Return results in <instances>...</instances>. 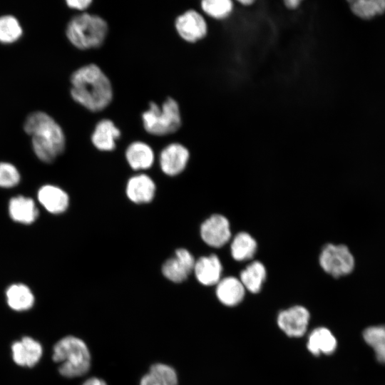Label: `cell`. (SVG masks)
Segmentation results:
<instances>
[{
    "label": "cell",
    "instance_id": "cell-28",
    "mask_svg": "<svg viewBox=\"0 0 385 385\" xmlns=\"http://www.w3.org/2000/svg\"><path fill=\"white\" fill-rule=\"evenodd\" d=\"M201 8L208 16L222 19L230 14L233 4L230 0H204L201 2Z\"/></svg>",
    "mask_w": 385,
    "mask_h": 385
},
{
    "label": "cell",
    "instance_id": "cell-24",
    "mask_svg": "<svg viewBox=\"0 0 385 385\" xmlns=\"http://www.w3.org/2000/svg\"><path fill=\"white\" fill-rule=\"evenodd\" d=\"M256 250L257 242L247 232H242L237 234L231 244V255L237 261L252 258Z\"/></svg>",
    "mask_w": 385,
    "mask_h": 385
},
{
    "label": "cell",
    "instance_id": "cell-11",
    "mask_svg": "<svg viewBox=\"0 0 385 385\" xmlns=\"http://www.w3.org/2000/svg\"><path fill=\"white\" fill-rule=\"evenodd\" d=\"M309 313L302 306H295L281 312L277 317L279 328L289 337H299L306 330Z\"/></svg>",
    "mask_w": 385,
    "mask_h": 385
},
{
    "label": "cell",
    "instance_id": "cell-6",
    "mask_svg": "<svg viewBox=\"0 0 385 385\" xmlns=\"http://www.w3.org/2000/svg\"><path fill=\"white\" fill-rule=\"evenodd\" d=\"M319 264L326 272L339 277L353 271L354 259L346 245L328 244L322 250Z\"/></svg>",
    "mask_w": 385,
    "mask_h": 385
},
{
    "label": "cell",
    "instance_id": "cell-15",
    "mask_svg": "<svg viewBox=\"0 0 385 385\" xmlns=\"http://www.w3.org/2000/svg\"><path fill=\"white\" fill-rule=\"evenodd\" d=\"M120 130L110 119H101L97 123L91 135L93 145L101 151H111L120 137Z\"/></svg>",
    "mask_w": 385,
    "mask_h": 385
},
{
    "label": "cell",
    "instance_id": "cell-12",
    "mask_svg": "<svg viewBox=\"0 0 385 385\" xmlns=\"http://www.w3.org/2000/svg\"><path fill=\"white\" fill-rule=\"evenodd\" d=\"M14 362L22 366L32 367L40 360L42 355L41 344L30 337H24L11 345Z\"/></svg>",
    "mask_w": 385,
    "mask_h": 385
},
{
    "label": "cell",
    "instance_id": "cell-30",
    "mask_svg": "<svg viewBox=\"0 0 385 385\" xmlns=\"http://www.w3.org/2000/svg\"><path fill=\"white\" fill-rule=\"evenodd\" d=\"M66 5L71 9L83 11L86 9L91 4V0H67Z\"/></svg>",
    "mask_w": 385,
    "mask_h": 385
},
{
    "label": "cell",
    "instance_id": "cell-25",
    "mask_svg": "<svg viewBox=\"0 0 385 385\" xmlns=\"http://www.w3.org/2000/svg\"><path fill=\"white\" fill-rule=\"evenodd\" d=\"M365 342L373 348L377 360L385 364V325L366 328L363 333Z\"/></svg>",
    "mask_w": 385,
    "mask_h": 385
},
{
    "label": "cell",
    "instance_id": "cell-2",
    "mask_svg": "<svg viewBox=\"0 0 385 385\" xmlns=\"http://www.w3.org/2000/svg\"><path fill=\"white\" fill-rule=\"evenodd\" d=\"M23 128L31 136L32 148L41 161L51 163L64 151L66 138L63 130L48 113L40 111L29 113Z\"/></svg>",
    "mask_w": 385,
    "mask_h": 385
},
{
    "label": "cell",
    "instance_id": "cell-1",
    "mask_svg": "<svg viewBox=\"0 0 385 385\" xmlns=\"http://www.w3.org/2000/svg\"><path fill=\"white\" fill-rule=\"evenodd\" d=\"M70 82L71 98L89 111H102L113 100L112 84L105 73L95 63L76 69L71 74Z\"/></svg>",
    "mask_w": 385,
    "mask_h": 385
},
{
    "label": "cell",
    "instance_id": "cell-29",
    "mask_svg": "<svg viewBox=\"0 0 385 385\" xmlns=\"http://www.w3.org/2000/svg\"><path fill=\"white\" fill-rule=\"evenodd\" d=\"M20 180V174L17 168L11 163H0V187L12 188Z\"/></svg>",
    "mask_w": 385,
    "mask_h": 385
},
{
    "label": "cell",
    "instance_id": "cell-10",
    "mask_svg": "<svg viewBox=\"0 0 385 385\" xmlns=\"http://www.w3.org/2000/svg\"><path fill=\"white\" fill-rule=\"evenodd\" d=\"M189 157V151L184 145L178 143H170L160 154V168L167 175H177L185 168Z\"/></svg>",
    "mask_w": 385,
    "mask_h": 385
},
{
    "label": "cell",
    "instance_id": "cell-5",
    "mask_svg": "<svg viewBox=\"0 0 385 385\" xmlns=\"http://www.w3.org/2000/svg\"><path fill=\"white\" fill-rule=\"evenodd\" d=\"M142 120L145 131L153 135L174 133L182 125L179 105L171 97H168L160 107L151 101L148 109L142 113Z\"/></svg>",
    "mask_w": 385,
    "mask_h": 385
},
{
    "label": "cell",
    "instance_id": "cell-9",
    "mask_svg": "<svg viewBox=\"0 0 385 385\" xmlns=\"http://www.w3.org/2000/svg\"><path fill=\"white\" fill-rule=\"evenodd\" d=\"M200 235L207 245L213 247H222L231 237L230 222L221 215H212L201 225Z\"/></svg>",
    "mask_w": 385,
    "mask_h": 385
},
{
    "label": "cell",
    "instance_id": "cell-27",
    "mask_svg": "<svg viewBox=\"0 0 385 385\" xmlns=\"http://www.w3.org/2000/svg\"><path fill=\"white\" fill-rule=\"evenodd\" d=\"M352 12L362 19H370L385 11V0L350 1Z\"/></svg>",
    "mask_w": 385,
    "mask_h": 385
},
{
    "label": "cell",
    "instance_id": "cell-17",
    "mask_svg": "<svg viewBox=\"0 0 385 385\" xmlns=\"http://www.w3.org/2000/svg\"><path fill=\"white\" fill-rule=\"evenodd\" d=\"M9 213L13 220L23 224L34 222L38 215V211L34 200L21 195L10 200Z\"/></svg>",
    "mask_w": 385,
    "mask_h": 385
},
{
    "label": "cell",
    "instance_id": "cell-8",
    "mask_svg": "<svg viewBox=\"0 0 385 385\" xmlns=\"http://www.w3.org/2000/svg\"><path fill=\"white\" fill-rule=\"evenodd\" d=\"M195 263L194 257L188 250L179 248L173 257L163 263L162 272L168 280L180 283L187 279L193 272Z\"/></svg>",
    "mask_w": 385,
    "mask_h": 385
},
{
    "label": "cell",
    "instance_id": "cell-3",
    "mask_svg": "<svg viewBox=\"0 0 385 385\" xmlns=\"http://www.w3.org/2000/svg\"><path fill=\"white\" fill-rule=\"evenodd\" d=\"M53 360L59 363V373L67 378L86 374L91 367V354L86 343L81 339L67 336L53 346Z\"/></svg>",
    "mask_w": 385,
    "mask_h": 385
},
{
    "label": "cell",
    "instance_id": "cell-16",
    "mask_svg": "<svg viewBox=\"0 0 385 385\" xmlns=\"http://www.w3.org/2000/svg\"><path fill=\"white\" fill-rule=\"evenodd\" d=\"M38 200L44 208L51 213L60 214L66 210L69 204L68 194L61 188L46 185L38 192Z\"/></svg>",
    "mask_w": 385,
    "mask_h": 385
},
{
    "label": "cell",
    "instance_id": "cell-21",
    "mask_svg": "<svg viewBox=\"0 0 385 385\" xmlns=\"http://www.w3.org/2000/svg\"><path fill=\"white\" fill-rule=\"evenodd\" d=\"M7 304L15 311L29 309L34 303V296L31 289L23 284L10 285L6 292Z\"/></svg>",
    "mask_w": 385,
    "mask_h": 385
},
{
    "label": "cell",
    "instance_id": "cell-23",
    "mask_svg": "<svg viewBox=\"0 0 385 385\" xmlns=\"http://www.w3.org/2000/svg\"><path fill=\"white\" fill-rule=\"evenodd\" d=\"M266 278V270L262 263L255 261L240 272V282L244 287L252 293L260 291Z\"/></svg>",
    "mask_w": 385,
    "mask_h": 385
},
{
    "label": "cell",
    "instance_id": "cell-4",
    "mask_svg": "<svg viewBox=\"0 0 385 385\" xmlns=\"http://www.w3.org/2000/svg\"><path fill=\"white\" fill-rule=\"evenodd\" d=\"M108 31V24L102 17L83 13L71 19L66 26V35L78 49L88 50L101 46Z\"/></svg>",
    "mask_w": 385,
    "mask_h": 385
},
{
    "label": "cell",
    "instance_id": "cell-20",
    "mask_svg": "<svg viewBox=\"0 0 385 385\" xmlns=\"http://www.w3.org/2000/svg\"><path fill=\"white\" fill-rule=\"evenodd\" d=\"M307 348L314 355L330 354L337 348V340L328 329L319 327L309 334Z\"/></svg>",
    "mask_w": 385,
    "mask_h": 385
},
{
    "label": "cell",
    "instance_id": "cell-14",
    "mask_svg": "<svg viewBox=\"0 0 385 385\" xmlns=\"http://www.w3.org/2000/svg\"><path fill=\"white\" fill-rule=\"evenodd\" d=\"M193 272L199 282L210 286L221 279L222 266L217 255L202 256L195 260Z\"/></svg>",
    "mask_w": 385,
    "mask_h": 385
},
{
    "label": "cell",
    "instance_id": "cell-7",
    "mask_svg": "<svg viewBox=\"0 0 385 385\" xmlns=\"http://www.w3.org/2000/svg\"><path fill=\"white\" fill-rule=\"evenodd\" d=\"M175 27L178 35L189 43H195L202 39L207 32L205 19L192 9L179 15L175 19Z\"/></svg>",
    "mask_w": 385,
    "mask_h": 385
},
{
    "label": "cell",
    "instance_id": "cell-26",
    "mask_svg": "<svg viewBox=\"0 0 385 385\" xmlns=\"http://www.w3.org/2000/svg\"><path fill=\"white\" fill-rule=\"evenodd\" d=\"M23 34L19 20L12 15L0 16V42L11 43L18 41Z\"/></svg>",
    "mask_w": 385,
    "mask_h": 385
},
{
    "label": "cell",
    "instance_id": "cell-31",
    "mask_svg": "<svg viewBox=\"0 0 385 385\" xmlns=\"http://www.w3.org/2000/svg\"><path fill=\"white\" fill-rule=\"evenodd\" d=\"M83 385H107L106 383L97 377H92L86 380Z\"/></svg>",
    "mask_w": 385,
    "mask_h": 385
},
{
    "label": "cell",
    "instance_id": "cell-33",
    "mask_svg": "<svg viewBox=\"0 0 385 385\" xmlns=\"http://www.w3.org/2000/svg\"><path fill=\"white\" fill-rule=\"evenodd\" d=\"M239 2L243 5H245V6H247V5H250V4H252V3H254V1L252 0H241V1H239Z\"/></svg>",
    "mask_w": 385,
    "mask_h": 385
},
{
    "label": "cell",
    "instance_id": "cell-32",
    "mask_svg": "<svg viewBox=\"0 0 385 385\" xmlns=\"http://www.w3.org/2000/svg\"><path fill=\"white\" fill-rule=\"evenodd\" d=\"M284 3L286 7H287L288 9H294L297 7H298L299 4L301 3V1H299V0H287V1H284Z\"/></svg>",
    "mask_w": 385,
    "mask_h": 385
},
{
    "label": "cell",
    "instance_id": "cell-22",
    "mask_svg": "<svg viewBox=\"0 0 385 385\" xmlns=\"http://www.w3.org/2000/svg\"><path fill=\"white\" fill-rule=\"evenodd\" d=\"M140 385H178L176 371L167 364H153L142 377Z\"/></svg>",
    "mask_w": 385,
    "mask_h": 385
},
{
    "label": "cell",
    "instance_id": "cell-18",
    "mask_svg": "<svg viewBox=\"0 0 385 385\" xmlns=\"http://www.w3.org/2000/svg\"><path fill=\"white\" fill-rule=\"evenodd\" d=\"M125 158L133 170H146L150 168L154 162V153L147 143L135 141L128 146Z\"/></svg>",
    "mask_w": 385,
    "mask_h": 385
},
{
    "label": "cell",
    "instance_id": "cell-19",
    "mask_svg": "<svg viewBox=\"0 0 385 385\" xmlns=\"http://www.w3.org/2000/svg\"><path fill=\"white\" fill-rule=\"evenodd\" d=\"M216 294L218 299L227 306L239 304L245 296V287L240 279L227 277L217 284Z\"/></svg>",
    "mask_w": 385,
    "mask_h": 385
},
{
    "label": "cell",
    "instance_id": "cell-13",
    "mask_svg": "<svg viewBox=\"0 0 385 385\" xmlns=\"http://www.w3.org/2000/svg\"><path fill=\"white\" fill-rule=\"evenodd\" d=\"M155 184L150 176L139 174L130 178L126 185V195L136 204H144L153 200L155 193Z\"/></svg>",
    "mask_w": 385,
    "mask_h": 385
}]
</instances>
